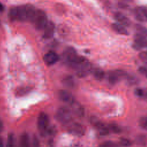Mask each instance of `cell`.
Returning a JSON list of instances; mask_svg holds the SVG:
<instances>
[{
  "label": "cell",
  "mask_w": 147,
  "mask_h": 147,
  "mask_svg": "<svg viewBox=\"0 0 147 147\" xmlns=\"http://www.w3.org/2000/svg\"><path fill=\"white\" fill-rule=\"evenodd\" d=\"M36 9L30 4L11 7L9 11V18L12 21L32 22Z\"/></svg>",
  "instance_id": "1"
},
{
  "label": "cell",
  "mask_w": 147,
  "mask_h": 147,
  "mask_svg": "<svg viewBox=\"0 0 147 147\" xmlns=\"http://www.w3.org/2000/svg\"><path fill=\"white\" fill-rule=\"evenodd\" d=\"M32 22L33 24L36 29H44L48 22L47 14L43 10L41 9L36 10Z\"/></svg>",
  "instance_id": "2"
},
{
  "label": "cell",
  "mask_w": 147,
  "mask_h": 147,
  "mask_svg": "<svg viewBox=\"0 0 147 147\" xmlns=\"http://www.w3.org/2000/svg\"><path fill=\"white\" fill-rule=\"evenodd\" d=\"M55 117L56 119L61 123H70L72 119V111L67 107H61L57 109Z\"/></svg>",
  "instance_id": "3"
},
{
  "label": "cell",
  "mask_w": 147,
  "mask_h": 147,
  "mask_svg": "<svg viewBox=\"0 0 147 147\" xmlns=\"http://www.w3.org/2000/svg\"><path fill=\"white\" fill-rule=\"evenodd\" d=\"M37 127L42 136H46V133L49 128V118L48 115L44 112H41L37 118Z\"/></svg>",
  "instance_id": "4"
},
{
  "label": "cell",
  "mask_w": 147,
  "mask_h": 147,
  "mask_svg": "<svg viewBox=\"0 0 147 147\" xmlns=\"http://www.w3.org/2000/svg\"><path fill=\"white\" fill-rule=\"evenodd\" d=\"M78 56L76 50L71 47H68L66 48L63 52V59L67 64L71 66Z\"/></svg>",
  "instance_id": "5"
},
{
  "label": "cell",
  "mask_w": 147,
  "mask_h": 147,
  "mask_svg": "<svg viewBox=\"0 0 147 147\" xmlns=\"http://www.w3.org/2000/svg\"><path fill=\"white\" fill-rule=\"evenodd\" d=\"M90 122L96 129L99 134L102 136H106L109 134L110 130L109 127L106 126L105 124H104L97 118L95 117L91 118Z\"/></svg>",
  "instance_id": "6"
},
{
  "label": "cell",
  "mask_w": 147,
  "mask_h": 147,
  "mask_svg": "<svg viewBox=\"0 0 147 147\" xmlns=\"http://www.w3.org/2000/svg\"><path fill=\"white\" fill-rule=\"evenodd\" d=\"M147 46L146 36L137 33L134 37V42L133 47L136 50H141Z\"/></svg>",
  "instance_id": "7"
},
{
  "label": "cell",
  "mask_w": 147,
  "mask_h": 147,
  "mask_svg": "<svg viewBox=\"0 0 147 147\" xmlns=\"http://www.w3.org/2000/svg\"><path fill=\"white\" fill-rule=\"evenodd\" d=\"M68 130L71 134L78 137H82L85 133L84 127L82 124L78 122L71 123L69 125Z\"/></svg>",
  "instance_id": "8"
},
{
  "label": "cell",
  "mask_w": 147,
  "mask_h": 147,
  "mask_svg": "<svg viewBox=\"0 0 147 147\" xmlns=\"http://www.w3.org/2000/svg\"><path fill=\"white\" fill-rule=\"evenodd\" d=\"M127 74L122 70H115L111 71L108 75L109 82L111 84H115L118 82L121 79L125 78Z\"/></svg>",
  "instance_id": "9"
},
{
  "label": "cell",
  "mask_w": 147,
  "mask_h": 147,
  "mask_svg": "<svg viewBox=\"0 0 147 147\" xmlns=\"http://www.w3.org/2000/svg\"><path fill=\"white\" fill-rule=\"evenodd\" d=\"M134 13L136 18L140 22L147 21V7L138 6L135 8Z\"/></svg>",
  "instance_id": "10"
},
{
  "label": "cell",
  "mask_w": 147,
  "mask_h": 147,
  "mask_svg": "<svg viewBox=\"0 0 147 147\" xmlns=\"http://www.w3.org/2000/svg\"><path fill=\"white\" fill-rule=\"evenodd\" d=\"M58 96L59 99L68 104H71L74 101H75V99L72 95V94L66 90H61L59 91Z\"/></svg>",
  "instance_id": "11"
},
{
  "label": "cell",
  "mask_w": 147,
  "mask_h": 147,
  "mask_svg": "<svg viewBox=\"0 0 147 147\" xmlns=\"http://www.w3.org/2000/svg\"><path fill=\"white\" fill-rule=\"evenodd\" d=\"M43 59L47 65H51L55 64L59 60V57L56 52L49 51L45 54Z\"/></svg>",
  "instance_id": "12"
},
{
  "label": "cell",
  "mask_w": 147,
  "mask_h": 147,
  "mask_svg": "<svg viewBox=\"0 0 147 147\" xmlns=\"http://www.w3.org/2000/svg\"><path fill=\"white\" fill-rule=\"evenodd\" d=\"M55 30V26L53 22L48 21L47 25L44 28L43 37L45 39L52 38L54 34Z\"/></svg>",
  "instance_id": "13"
},
{
  "label": "cell",
  "mask_w": 147,
  "mask_h": 147,
  "mask_svg": "<svg viewBox=\"0 0 147 147\" xmlns=\"http://www.w3.org/2000/svg\"><path fill=\"white\" fill-rule=\"evenodd\" d=\"M71 106L72 111L78 117H82L84 114V109L83 107L76 101H74L71 104H70Z\"/></svg>",
  "instance_id": "14"
},
{
  "label": "cell",
  "mask_w": 147,
  "mask_h": 147,
  "mask_svg": "<svg viewBox=\"0 0 147 147\" xmlns=\"http://www.w3.org/2000/svg\"><path fill=\"white\" fill-rule=\"evenodd\" d=\"M76 70V74L79 77L83 78L86 76L92 70V66L88 62L86 64L83 65L82 67L78 68Z\"/></svg>",
  "instance_id": "15"
},
{
  "label": "cell",
  "mask_w": 147,
  "mask_h": 147,
  "mask_svg": "<svg viewBox=\"0 0 147 147\" xmlns=\"http://www.w3.org/2000/svg\"><path fill=\"white\" fill-rule=\"evenodd\" d=\"M114 18L117 21L118 23L126 26H129L130 25L131 22L130 20L123 14L117 12L114 14Z\"/></svg>",
  "instance_id": "16"
},
{
  "label": "cell",
  "mask_w": 147,
  "mask_h": 147,
  "mask_svg": "<svg viewBox=\"0 0 147 147\" xmlns=\"http://www.w3.org/2000/svg\"><path fill=\"white\" fill-rule=\"evenodd\" d=\"M111 27L118 34L122 35H127L128 32L126 29L125 26L119 24V23H114L112 24Z\"/></svg>",
  "instance_id": "17"
},
{
  "label": "cell",
  "mask_w": 147,
  "mask_h": 147,
  "mask_svg": "<svg viewBox=\"0 0 147 147\" xmlns=\"http://www.w3.org/2000/svg\"><path fill=\"white\" fill-rule=\"evenodd\" d=\"M63 84L68 88H74L75 86V80L72 76H66L63 80Z\"/></svg>",
  "instance_id": "18"
},
{
  "label": "cell",
  "mask_w": 147,
  "mask_h": 147,
  "mask_svg": "<svg viewBox=\"0 0 147 147\" xmlns=\"http://www.w3.org/2000/svg\"><path fill=\"white\" fill-rule=\"evenodd\" d=\"M20 145L22 146L27 147L29 146V138L26 133H24L20 137Z\"/></svg>",
  "instance_id": "19"
},
{
  "label": "cell",
  "mask_w": 147,
  "mask_h": 147,
  "mask_svg": "<svg viewBox=\"0 0 147 147\" xmlns=\"http://www.w3.org/2000/svg\"><path fill=\"white\" fill-rule=\"evenodd\" d=\"M93 75L95 78L98 80H102L105 76V72L101 69H95L93 71Z\"/></svg>",
  "instance_id": "20"
},
{
  "label": "cell",
  "mask_w": 147,
  "mask_h": 147,
  "mask_svg": "<svg viewBox=\"0 0 147 147\" xmlns=\"http://www.w3.org/2000/svg\"><path fill=\"white\" fill-rule=\"evenodd\" d=\"M109 129L110 130V131L113 132L115 134H119V133H121V128L120 127V126L117 124V123H111L109 125Z\"/></svg>",
  "instance_id": "21"
},
{
  "label": "cell",
  "mask_w": 147,
  "mask_h": 147,
  "mask_svg": "<svg viewBox=\"0 0 147 147\" xmlns=\"http://www.w3.org/2000/svg\"><path fill=\"white\" fill-rule=\"evenodd\" d=\"M136 29L138 33L147 36V29L145 26L140 24H137L136 25Z\"/></svg>",
  "instance_id": "22"
},
{
  "label": "cell",
  "mask_w": 147,
  "mask_h": 147,
  "mask_svg": "<svg viewBox=\"0 0 147 147\" xmlns=\"http://www.w3.org/2000/svg\"><path fill=\"white\" fill-rule=\"evenodd\" d=\"M139 126L142 129L147 130V117H143L140 119Z\"/></svg>",
  "instance_id": "23"
},
{
  "label": "cell",
  "mask_w": 147,
  "mask_h": 147,
  "mask_svg": "<svg viewBox=\"0 0 147 147\" xmlns=\"http://www.w3.org/2000/svg\"><path fill=\"white\" fill-rule=\"evenodd\" d=\"M30 91V88L29 87H22L18 89L16 91V94L18 96H22L26 94Z\"/></svg>",
  "instance_id": "24"
},
{
  "label": "cell",
  "mask_w": 147,
  "mask_h": 147,
  "mask_svg": "<svg viewBox=\"0 0 147 147\" xmlns=\"http://www.w3.org/2000/svg\"><path fill=\"white\" fill-rule=\"evenodd\" d=\"M15 144V138L13 134L10 133L8 135L7 141V146H13Z\"/></svg>",
  "instance_id": "25"
},
{
  "label": "cell",
  "mask_w": 147,
  "mask_h": 147,
  "mask_svg": "<svg viewBox=\"0 0 147 147\" xmlns=\"http://www.w3.org/2000/svg\"><path fill=\"white\" fill-rule=\"evenodd\" d=\"M125 78L127 79V82L130 84H135L136 83H137L138 82V80L137 79L132 75H126Z\"/></svg>",
  "instance_id": "26"
},
{
  "label": "cell",
  "mask_w": 147,
  "mask_h": 147,
  "mask_svg": "<svg viewBox=\"0 0 147 147\" xmlns=\"http://www.w3.org/2000/svg\"><path fill=\"white\" fill-rule=\"evenodd\" d=\"M120 145L125 146H129L131 145V142L126 138H121L119 140Z\"/></svg>",
  "instance_id": "27"
},
{
  "label": "cell",
  "mask_w": 147,
  "mask_h": 147,
  "mask_svg": "<svg viewBox=\"0 0 147 147\" xmlns=\"http://www.w3.org/2000/svg\"><path fill=\"white\" fill-rule=\"evenodd\" d=\"M117 145L116 144H115L112 141H106L103 142L102 144L100 145V146L102 147H113V146H116Z\"/></svg>",
  "instance_id": "28"
},
{
  "label": "cell",
  "mask_w": 147,
  "mask_h": 147,
  "mask_svg": "<svg viewBox=\"0 0 147 147\" xmlns=\"http://www.w3.org/2000/svg\"><path fill=\"white\" fill-rule=\"evenodd\" d=\"M138 71L144 76L147 77V68L145 67H140L138 68Z\"/></svg>",
  "instance_id": "29"
},
{
  "label": "cell",
  "mask_w": 147,
  "mask_h": 147,
  "mask_svg": "<svg viewBox=\"0 0 147 147\" xmlns=\"http://www.w3.org/2000/svg\"><path fill=\"white\" fill-rule=\"evenodd\" d=\"M135 94L140 97L144 96V91L141 88H137L135 90Z\"/></svg>",
  "instance_id": "30"
},
{
  "label": "cell",
  "mask_w": 147,
  "mask_h": 147,
  "mask_svg": "<svg viewBox=\"0 0 147 147\" xmlns=\"http://www.w3.org/2000/svg\"><path fill=\"white\" fill-rule=\"evenodd\" d=\"M140 57L145 62H147V52H141L140 54Z\"/></svg>",
  "instance_id": "31"
},
{
  "label": "cell",
  "mask_w": 147,
  "mask_h": 147,
  "mask_svg": "<svg viewBox=\"0 0 147 147\" xmlns=\"http://www.w3.org/2000/svg\"><path fill=\"white\" fill-rule=\"evenodd\" d=\"M33 145L34 146H38V140L37 139L36 137H34V139H33Z\"/></svg>",
  "instance_id": "32"
},
{
  "label": "cell",
  "mask_w": 147,
  "mask_h": 147,
  "mask_svg": "<svg viewBox=\"0 0 147 147\" xmlns=\"http://www.w3.org/2000/svg\"><path fill=\"white\" fill-rule=\"evenodd\" d=\"M3 124L1 119H0V132L3 130Z\"/></svg>",
  "instance_id": "33"
},
{
  "label": "cell",
  "mask_w": 147,
  "mask_h": 147,
  "mask_svg": "<svg viewBox=\"0 0 147 147\" xmlns=\"http://www.w3.org/2000/svg\"><path fill=\"white\" fill-rule=\"evenodd\" d=\"M4 10V6L2 3L0 2V11H3Z\"/></svg>",
  "instance_id": "34"
},
{
  "label": "cell",
  "mask_w": 147,
  "mask_h": 147,
  "mask_svg": "<svg viewBox=\"0 0 147 147\" xmlns=\"http://www.w3.org/2000/svg\"><path fill=\"white\" fill-rule=\"evenodd\" d=\"M3 146V141L2 137H0V146Z\"/></svg>",
  "instance_id": "35"
},
{
  "label": "cell",
  "mask_w": 147,
  "mask_h": 147,
  "mask_svg": "<svg viewBox=\"0 0 147 147\" xmlns=\"http://www.w3.org/2000/svg\"><path fill=\"white\" fill-rule=\"evenodd\" d=\"M121 1H122V2H131L133 0H120Z\"/></svg>",
  "instance_id": "36"
},
{
  "label": "cell",
  "mask_w": 147,
  "mask_h": 147,
  "mask_svg": "<svg viewBox=\"0 0 147 147\" xmlns=\"http://www.w3.org/2000/svg\"><path fill=\"white\" fill-rule=\"evenodd\" d=\"M144 95H145V98H146V99L147 100V90L146 91V92H144Z\"/></svg>",
  "instance_id": "37"
}]
</instances>
